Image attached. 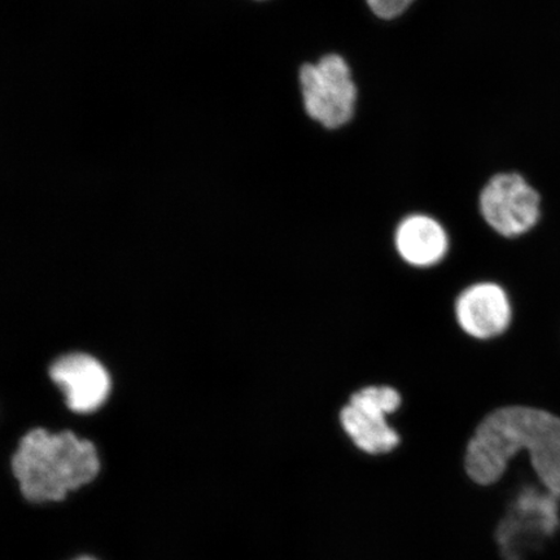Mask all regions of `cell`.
<instances>
[{
	"label": "cell",
	"instance_id": "1",
	"mask_svg": "<svg viewBox=\"0 0 560 560\" xmlns=\"http://www.w3.org/2000/svg\"><path fill=\"white\" fill-rule=\"evenodd\" d=\"M520 452L529 453L538 479L559 497L560 418L540 409L510 406L482 420L467 446L466 471L476 485H494Z\"/></svg>",
	"mask_w": 560,
	"mask_h": 560
},
{
	"label": "cell",
	"instance_id": "2",
	"mask_svg": "<svg viewBox=\"0 0 560 560\" xmlns=\"http://www.w3.org/2000/svg\"><path fill=\"white\" fill-rule=\"evenodd\" d=\"M12 470L27 501L58 502L93 481L101 471V460L91 441L69 431L37 429L21 439Z\"/></svg>",
	"mask_w": 560,
	"mask_h": 560
},
{
	"label": "cell",
	"instance_id": "3",
	"mask_svg": "<svg viewBox=\"0 0 560 560\" xmlns=\"http://www.w3.org/2000/svg\"><path fill=\"white\" fill-rule=\"evenodd\" d=\"M542 202L540 191L517 172L492 175L478 196L482 221L508 240L528 234L540 225Z\"/></svg>",
	"mask_w": 560,
	"mask_h": 560
},
{
	"label": "cell",
	"instance_id": "4",
	"mask_svg": "<svg viewBox=\"0 0 560 560\" xmlns=\"http://www.w3.org/2000/svg\"><path fill=\"white\" fill-rule=\"evenodd\" d=\"M300 86L306 114L327 129H338L354 114L357 90L347 61L327 55L300 72Z\"/></svg>",
	"mask_w": 560,
	"mask_h": 560
},
{
	"label": "cell",
	"instance_id": "5",
	"mask_svg": "<svg viewBox=\"0 0 560 560\" xmlns=\"http://www.w3.org/2000/svg\"><path fill=\"white\" fill-rule=\"evenodd\" d=\"M400 405L401 396L394 388H362L341 410L342 429L362 452L374 455L389 453L400 444V436L385 418Z\"/></svg>",
	"mask_w": 560,
	"mask_h": 560
},
{
	"label": "cell",
	"instance_id": "6",
	"mask_svg": "<svg viewBox=\"0 0 560 560\" xmlns=\"http://www.w3.org/2000/svg\"><path fill=\"white\" fill-rule=\"evenodd\" d=\"M51 380L65 392L70 410L88 415L101 408L110 392L108 371L89 354L72 353L52 363Z\"/></svg>",
	"mask_w": 560,
	"mask_h": 560
},
{
	"label": "cell",
	"instance_id": "7",
	"mask_svg": "<svg viewBox=\"0 0 560 560\" xmlns=\"http://www.w3.org/2000/svg\"><path fill=\"white\" fill-rule=\"evenodd\" d=\"M455 314L465 332L476 339H490L508 330L511 306L500 285L479 283L460 293Z\"/></svg>",
	"mask_w": 560,
	"mask_h": 560
},
{
	"label": "cell",
	"instance_id": "8",
	"mask_svg": "<svg viewBox=\"0 0 560 560\" xmlns=\"http://www.w3.org/2000/svg\"><path fill=\"white\" fill-rule=\"evenodd\" d=\"M446 231L427 215H411L401 222L396 233V247L406 262L420 268L443 260L447 252Z\"/></svg>",
	"mask_w": 560,
	"mask_h": 560
},
{
	"label": "cell",
	"instance_id": "9",
	"mask_svg": "<svg viewBox=\"0 0 560 560\" xmlns=\"http://www.w3.org/2000/svg\"><path fill=\"white\" fill-rule=\"evenodd\" d=\"M370 10L382 19L400 16L415 0H366Z\"/></svg>",
	"mask_w": 560,
	"mask_h": 560
},
{
	"label": "cell",
	"instance_id": "10",
	"mask_svg": "<svg viewBox=\"0 0 560 560\" xmlns=\"http://www.w3.org/2000/svg\"><path fill=\"white\" fill-rule=\"evenodd\" d=\"M75 560H95V559L89 558V557H82V558H79V559H75Z\"/></svg>",
	"mask_w": 560,
	"mask_h": 560
}]
</instances>
